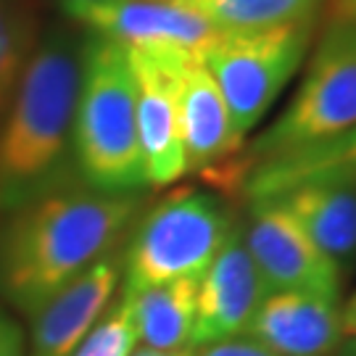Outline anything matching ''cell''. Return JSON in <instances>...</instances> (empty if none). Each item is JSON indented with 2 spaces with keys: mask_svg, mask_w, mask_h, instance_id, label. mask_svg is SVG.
<instances>
[{
  "mask_svg": "<svg viewBox=\"0 0 356 356\" xmlns=\"http://www.w3.org/2000/svg\"><path fill=\"white\" fill-rule=\"evenodd\" d=\"M140 211L135 193L76 188L69 179L19 206L0 227V293L38 314L64 285L101 261Z\"/></svg>",
  "mask_w": 356,
  "mask_h": 356,
  "instance_id": "1",
  "label": "cell"
},
{
  "mask_svg": "<svg viewBox=\"0 0 356 356\" xmlns=\"http://www.w3.org/2000/svg\"><path fill=\"white\" fill-rule=\"evenodd\" d=\"M82 48L64 32L40 40L0 124V214L69 182Z\"/></svg>",
  "mask_w": 356,
  "mask_h": 356,
  "instance_id": "2",
  "label": "cell"
},
{
  "mask_svg": "<svg viewBox=\"0 0 356 356\" xmlns=\"http://www.w3.org/2000/svg\"><path fill=\"white\" fill-rule=\"evenodd\" d=\"M72 156L79 177L92 191L135 193L148 185L127 48L101 35L82 48Z\"/></svg>",
  "mask_w": 356,
  "mask_h": 356,
  "instance_id": "3",
  "label": "cell"
},
{
  "mask_svg": "<svg viewBox=\"0 0 356 356\" xmlns=\"http://www.w3.org/2000/svg\"><path fill=\"white\" fill-rule=\"evenodd\" d=\"M235 222L214 193L182 188L153 206L135 227L127 248L124 291L201 277Z\"/></svg>",
  "mask_w": 356,
  "mask_h": 356,
  "instance_id": "4",
  "label": "cell"
},
{
  "mask_svg": "<svg viewBox=\"0 0 356 356\" xmlns=\"http://www.w3.org/2000/svg\"><path fill=\"white\" fill-rule=\"evenodd\" d=\"M356 127V29H330L317 48L296 98L272 127L241 156L248 175L256 164L330 143ZM245 182V179H243Z\"/></svg>",
  "mask_w": 356,
  "mask_h": 356,
  "instance_id": "5",
  "label": "cell"
},
{
  "mask_svg": "<svg viewBox=\"0 0 356 356\" xmlns=\"http://www.w3.org/2000/svg\"><path fill=\"white\" fill-rule=\"evenodd\" d=\"M314 35V16L256 32H219L198 58L227 103L235 132L259 124L304 61Z\"/></svg>",
  "mask_w": 356,
  "mask_h": 356,
  "instance_id": "6",
  "label": "cell"
},
{
  "mask_svg": "<svg viewBox=\"0 0 356 356\" xmlns=\"http://www.w3.org/2000/svg\"><path fill=\"white\" fill-rule=\"evenodd\" d=\"M135 76V108L145 182L172 185L185 175V151L179 132V72L193 53L127 48Z\"/></svg>",
  "mask_w": 356,
  "mask_h": 356,
  "instance_id": "7",
  "label": "cell"
},
{
  "mask_svg": "<svg viewBox=\"0 0 356 356\" xmlns=\"http://www.w3.org/2000/svg\"><path fill=\"white\" fill-rule=\"evenodd\" d=\"M243 241L272 291L341 298V267L304 232L280 198H254Z\"/></svg>",
  "mask_w": 356,
  "mask_h": 356,
  "instance_id": "8",
  "label": "cell"
},
{
  "mask_svg": "<svg viewBox=\"0 0 356 356\" xmlns=\"http://www.w3.org/2000/svg\"><path fill=\"white\" fill-rule=\"evenodd\" d=\"M269 293L272 288L243 241V227L235 225L211 264L198 277L191 346H211L241 335Z\"/></svg>",
  "mask_w": 356,
  "mask_h": 356,
  "instance_id": "9",
  "label": "cell"
},
{
  "mask_svg": "<svg viewBox=\"0 0 356 356\" xmlns=\"http://www.w3.org/2000/svg\"><path fill=\"white\" fill-rule=\"evenodd\" d=\"M64 8L101 38L140 51L201 53L219 35L204 16L169 0H108Z\"/></svg>",
  "mask_w": 356,
  "mask_h": 356,
  "instance_id": "10",
  "label": "cell"
},
{
  "mask_svg": "<svg viewBox=\"0 0 356 356\" xmlns=\"http://www.w3.org/2000/svg\"><path fill=\"white\" fill-rule=\"evenodd\" d=\"M243 332L277 356H327L343 338L341 306L322 293L272 291Z\"/></svg>",
  "mask_w": 356,
  "mask_h": 356,
  "instance_id": "11",
  "label": "cell"
},
{
  "mask_svg": "<svg viewBox=\"0 0 356 356\" xmlns=\"http://www.w3.org/2000/svg\"><path fill=\"white\" fill-rule=\"evenodd\" d=\"M119 285V264L101 259L32 314V356H69L103 317Z\"/></svg>",
  "mask_w": 356,
  "mask_h": 356,
  "instance_id": "12",
  "label": "cell"
},
{
  "mask_svg": "<svg viewBox=\"0 0 356 356\" xmlns=\"http://www.w3.org/2000/svg\"><path fill=\"white\" fill-rule=\"evenodd\" d=\"M280 198L319 251L341 261L356 259V169H332L296 182Z\"/></svg>",
  "mask_w": 356,
  "mask_h": 356,
  "instance_id": "13",
  "label": "cell"
},
{
  "mask_svg": "<svg viewBox=\"0 0 356 356\" xmlns=\"http://www.w3.org/2000/svg\"><path fill=\"white\" fill-rule=\"evenodd\" d=\"M179 132L185 172H206L241 151L243 138L229 122L227 103L198 53L179 72Z\"/></svg>",
  "mask_w": 356,
  "mask_h": 356,
  "instance_id": "14",
  "label": "cell"
},
{
  "mask_svg": "<svg viewBox=\"0 0 356 356\" xmlns=\"http://www.w3.org/2000/svg\"><path fill=\"white\" fill-rule=\"evenodd\" d=\"M122 296H127L138 338L148 348L172 354L191 346L198 304V277H177L148 285L143 291H124Z\"/></svg>",
  "mask_w": 356,
  "mask_h": 356,
  "instance_id": "15",
  "label": "cell"
},
{
  "mask_svg": "<svg viewBox=\"0 0 356 356\" xmlns=\"http://www.w3.org/2000/svg\"><path fill=\"white\" fill-rule=\"evenodd\" d=\"M332 169H356V127L330 143H322L301 153L280 156L256 164L245 175V193L248 198H275L291 191L296 182L314 177Z\"/></svg>",
  "mask_w": 356,
  "mask_h": 356,
  "instance_id": "16",
  "label": "cell"
},
{
  "mask_svg": "<svg viewBox=\"0 0 356 356\" xmlns=\"http://www.w3.org/2000/svg\"><path fill=\"white\" fill-rule=\"evenodd\" d=\"M204 16L216 32H256L314 16L319 0H169Z\"/></svg>",
  "mask_w": 356,
  "mask_h": 356,
  "instance_id": "17",
  "label": "cell"
},
{
  "mask_svg": "<svg viewBox=\"0 0 356 356\" xmlns=\"http://www.w3.org/2000/svg\"><path fill=\"white\" fill-rule=\"evenodd\" d=\"M38 0H0V124L40 42Z\"/></svg>",
  "mask_w": 356,
  "mask_h": 356,
  "instance_id": "18",
  "label": "cell"
},
{
  "mask_svg": "<svg viewBox=\"0 0 356 356\" xmlns=\"http://www.w3.org/2000/svg\"><path fill=\"white\" fill-rule=\"evenodd\" d=\"M138 341L140 338L132 317V306L127 296H122L119 304L90 327V332L69 356H129Z\"/></svg>",
  "mask_w": 356,
  "mask_h": 356,
  "instance_id": "19",
  "label": "cell"
},
{
  "mask_svg": "<svg viewBox=\"0 0 356 356\" xmlns=\"http://www.w3.org/2000/svg\"><path fill=\"white\" fill-rule=\"evenodd\" d=\"M198 356H277V354L269 351L267 346L254 341V338H227V341L206 346Z\"/></svg>",
  "mask_w": 356,
  "mask_h": 356,
  "instance_id": "20",
  "label": "cell"
},
{
  "mask_svg": "<svg viewBox=\"0 0 356 356\" xmlns=\"http://www.w3.org/2000/svg\"><path fill=\"white\" fill-rule=\"evenodd\" d=\"M0 356H26L19 322L0 306Z\"/></svg>",
  "mask_w": 356,
  "mask_h": 356,
  "instance_id": "21",
  "label": "cell"
},
{
  "mask_svg": "<svg viewBox=\"0 0 356 356\" xmlns=\"http://www.w3.org/2000/svg\"><path fill=\"white\" fill-rule=\"evenodd\" d=\"M330 29H356V0H325Z\"/></svg>",
  "mask_w": 356,
  "mask_h": 356,
  "instance_id": "22",
  "label": "cell"
},
{
  "mask_svg": "<svg viewBox=\"0 0 356 356\" xmlns=\"http://www.w3.org/2000/svg\"><path fill=\"white\" fill-rule=\"evenodd\" d=\"M341 322H343V335L356 338V293L348 298V304L341 312Z\"/></svg>",
  "mask_w": 356,
  "mask_h": 356,
  "instance_id": "23",
  "label": "cell"
},
{
  "mask_svg": "<svg viewBox=\"0 0 356 356\" xmlns=\"http://www.w3.org/2000/svg\"><path fill=\"white\" fill-rule=\"evenodd\" d=\"M129 356H169V354H164V351H156V348H140V351H132Z\"/></svg>",
  "mask_w": 356,
  "mask_h": 356,
  "instance_id": "24",
  "label": "cell"
},
{
  "mask_svg": "<svg viewBox=\"0 0 356 356\" xmlns=\"http://www.w3.org/2000/svg\"><path fill=\"white\" fill-rule=\"evenodd\" d=\"M64 6H79V3H108V0H61Z\"/></svg>",
  "mask_w": 356,
  "mask_h": 356,
  "instance_id": "25",
  "label": "cell"
},
{
  "mask_svg": "<svg viewBox=\"0 0 356 356\" xmlns=\"http://www.w3.org/2000/svg\"><path fill=\"white\" fill-rule=\"evenodd\" d=\"M169 356H195V351L193 348H179V351H172Z\"/></svg>",
  "mask_w": 356,
  "mask_h": 356,
  "instance_id": "26",
  "label": "cell"
}]
</instances>
